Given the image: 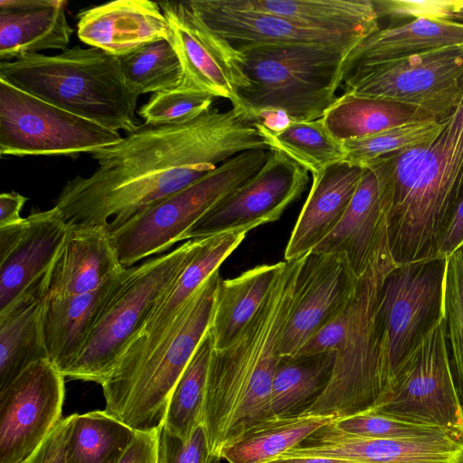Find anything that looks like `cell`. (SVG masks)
Listing matches in <instances>:
<instances>
[{"instance_id": "cell-1", "label": "cell", "mask_w": 463, "mask_h": 463, "mask_svg": "<svg viewBox=\"0 0 463 463\" xmlns=\"http://www.w3.org/2000/svg\"><path fill=\"white\" fill-rule=\"evenodd\" d=\"M270 149L244 111L209 109L174 124H139L116 145L91 157L89 176L69 180L53 207L71 225L117 226L249 150Z\"/></svg>"}, {"instance_id": "cell-2", "label": "cell", "mask_w": 463, "mask_h": 463, "mask_svg": "<svg viewBox=\"0 0 463 463\" xmlns=\"http://www.w3.org/2000/svg\"><path fill=\"white\" fill-rule=\"evenodd\" d=\"M302 258L286 261L262 305L229 347L213 349L202 421L211 456L274 418L271 389L285 327L294 308Z\"/></svg>"}, {"instance_id": "cell-3", "label": "cell", "mask_w": 463, "mask_h": 463, "mask_svg": "<svg viewBox=\"0 0 463 463\" xmlns=\"http://www.w3.org/2000/svg\"><path fill=\"white\" fill-rule=\"evenodd\" d=\"M388 246L396 265L437 257L463 193V93L429 140L383 157Z\"/></svg>"}, {"instance_id": "cell-4", "label": "cell", "mask_w": 463, "mask_h": 463, "mask_svg": "<svg viewBox=\"0 0 463 463\" xmlns=\"http://www.w3.org/2000/svg\"><path fill=\"white\" fill-rule=\"evenodd\" d=\"M221 280L218 269L157 338L121 354L101 384L109 415L135 431L162 425L171 393L210 328Z\"/></svg>"}, {"instance_id": "cell-5", "label": "cell", "mask_w": 463, "mask_h": 463, "mask_svg": "<svg viewBox=\"0 0 463 463\" xmlns=\"http://www.w3.org/2000/svg\"><path fill=\"white\" fill-rule=\"evenodd\" d=\"M0 80L116 131L128 134L139 125L138 98L126 85L118 58L99 48L76 45L2 61Z\"/></svg>"}, {"instance_id": "cell-6", "label": "cell", "mask_w": 463, "mask_h": 463, "mask_svg": "<svg viewBox=\"0 0 463 463\" xmlns=\"http://www.w3.org/2000/svg\"><path fill=\"white\" fill-rule=\"evenodd\" d=\"M250 85L240 93L253 122L279 114L291 121L323 117L335 101L343 65L353 48L317 43L251 44L236 47Z\"/></svg>"}, {"instance_id": "cell-7", "label": "cell", "mask_w": 463, "mask_h": 463, "mask_svg": "<svg viewBox=\"0 0 463 463\" xmlns=\"http://www.w3.org/2000/svg\"><path fill=\"white\" fill-rule=\"evenodd\" d=\"M201 242L202 238L188 240L167 253L126 268L64 376L101 385Z\"/></svg>"}, {"instance_id": "cell-8", "label": "cell", "mask_w": 463, "mask_h": 463, "mask_svg": "<svg viewBox=\"0 0 463 463\" xmlns=\"http://www.w3.org/2000/svg\"><path fill=\"white\" fill-rule=\"evenodd\" d=\"M271 149L242 152L183 189L171 194L109 228V238L124 268L159 254L184 241L208 212L253 176Z\"/></svg>"}, {"instance_id": "cell-9", "label": "cell", "mask_w": 463, "mask_h": 463, "mask_svg": "<svg viewBox=\"0 0 463 463\" xmlns=\"http://www.w3.org/2000/svg\"><path fill=\"white\" fill-rule=\"evenodd\" d=\"M396 266L385 235L368 269L358 279L354 316L346 335L335 350L329 383L303 415L345 418L373 411L384 401L388 389L382 368L374 312L383 281Z\"/></svg>"}, {"instance_id": "cell-10", "label": "cell", "mask_w": 463, "mask_h": 463, "mask_svg": "<svg viewBox=\"0 0 463 463\" xmlns=\"http://www.w3.org/2000/svg\"><path fill=\"white\" fill-rule=\"evenodd\" d=\"M447 262L435 257L397 265L383 281L374 325L387 395L403 361L444 318Z\"/></svg>"}, {"instance_id": "cell-11", "label": "cell", "mask_w": 463, "mask_h": 463, "mask_svg": "<svg viewBox=\"0 0 463 463\" xmlns=\"http://www.w3.org/2000/svg\"><path fill=\"white\" fill-rule=\"evenodd\" d=\"M343 82L345 91L406 105L441 122L463 93V45L366 65Z\"/></svg>"}, {"instance_id": "cell-12", "label": "cell", "mask_w": 463, "mask_h": 463, "mask_svg": "<svg viewBox=\"0 0 463 463\" xmlns=\"http://www.w3.org/2000/svg\"><path fill=\"white\" fill-rule=\"evenodd\" d=\"M121 139L118 131L0 80L1 156L91 155Z\"/></svg>"}, {"instance_id": "cell-13", "label": "cell", "mask_w": 463, "mask_h": 463, "mask_svg": "<svg viewBox=\"0 0 463 463\" xmlns=\"http://www.w3.org/2000/svg\"><path fill=\"white\" fill-rule=\"evenodd\" d=\"M373 411L441 428L463 442V413L453 379L444 318L403 361Z\"/></svg>"}, {"instance_id": "cell-14", "label": "cell", "mask_w": 463, "mask_h": 463, "mask_svg": "<svg viewBox=\"0 0 463 463\" xmlns=\"http://www.w3.org/2000/svg\"><path fill=\"white\" fill-rule=\"evenodd\" d=\"M65 376L48 359L0 392V463H22L61 420Z\"/></svg>"}, {"instance_id": "cell-15", "label": "cell", "mask_w": 463, "mask_h": 463, "mask_svg": "<svg viewBox=\"0 0 463 463\" xmlns=\"http://www.w3.org/2000/svg\"><path fill=\"white\" fill-rule=\"evenodd\" d=\"M307 171L280 151L271 149L263 166L241 187L200 219L184 240L246 230L279 220L306 190Z\"/></svg>"}, {"instance_id": "cell-16", "label": "cell", "mask_w": 463, "mask_h": 463, "mask_svg": "<svg viewBox=\"0 0 463 463\" xmlns=\"http://www.w3.org/2000/svg\"><path fill=\"white\" fill-rule=\"evenodd\" d=\"M170 27V42L181 61L184 82L213 97L229 99L244 111L241 91L250 82L240 52L209 31L191 12L185 1L159 2Z\"/></svg>"}, {"instance_id": "cell-17", "label": "cell", "mask_w": 463, "mask_h": 463, "mask_svg": "<svg viewBox=\"0 0 463 463\" xmlns=\"http://www.w3.org/2000/svg\"><path fill=\"white\" fill-rule=\"evenodd\" d=\"M358 278L339 253L310 251L302 257L297 298L285 327L280 356H295L354 296Z\"/></svg>"}, {"instance_id": "cell-18", "label": "cell", "mask_w": 463, "mask_h": 463, "mask_svg": "<svg viewBox=\"0 0 463 463\" xmlns=\"http://www.w3.org/2000/svg\"><path fill=\"white\" fill-rule=\"evenodd\" d=\"M69 229L54 207L0 227V311L48 272Z\"/></svg>"}, {"instance_id": "cell-19", "label": "cell", "mask_w": 463, "mask_h": 463, "mask_svg": "<svg viewBox=\"0 0 463 463\" xmlns=\"http://www.w3.org/2000/svg\"><path fill=\"white\" fill-rule=\"evenodd\" d=\"M292 457L330 458L355 463H463V442L450 436L364 438L340 431L329 423L278 458Z\"/></svg>"}, {"instance_id": "cell-20", "label": "cell", "mask_w": 463, "mask_h": 463, "mask_svg": "<svg viewBox=\"0 0 463 463\" xmlns=\"http://www.w3.org/2000/svg\"><path fill=\"white\" fill-rule=\"evenodd\" d=\"M186 5L213 33L232 46L317 43L354 48L363 37L319 32L283 17L240 5L236 0H190Z\"/></svg>"}, {"instance_id": "cell-21", "label": "cell", "mask_w": 463, "mask_h": 463, "mask_svg": "<svg viewBox=\"0 0 463 463\" xmlns=\"http://www.w3.org/2000/svg\"><path fill=\"white\" fill-rule=\"evenodd\" d=\"M385 178L383 158L364 167L359 185L343 218L313 250L316 252L343 254L358 279L368 269L387 232Z\"/></svg>"}, {"instance_id": "cell-22", "label": "cell", "mask_w": 463, "mask_h": 463, "mask_svg": "<svg viewBox=\"0 0 463 463\" xmlns=\"http://www.w3.org/2000/svg\"><path fill=\"white\" fill-rule=\"evenodd\" d=\"M78 38L119 57L161 39H170L168 22L156 2L116 0L78 14Z\"/></svg>"}, {"instance_id": "cell-23", "label": "cell", "mask_w": 463, "mask_h": 463, "mask_svg": "<svg viewBox=\"0 0 463 463\" xmlns=\"http://www.w3.org/2000/svg\"><path fill=\"white\" fill-rule=\"evenodd\" d=\"M364 168L341 161L312 175L307 198L285 249L286 261L312 251L337 226L359 185Z\"/></svg>"}, {"instance_id": "cell-24", "label": "cell", "mask_w": 463, "mask_h": 463, "mask_svg": "<svg viewBox=\"0 0 463 463\" xmlns=\"http://www.w3.org/2000/svg\"><path fill=\"white\" fill-rule=\"evenodd\" d=\"M124 268L112 246L108 226L71 225L47 274V297L93 291Z\"/></svg>"}, {"instance_id": "cell-25", "label": "cell", "mask_w": 463, "mask_h": 463, "mask_svg": "<svg viewBox=\"0 0 463 463\" xmlns=\"http://www.w3.org/2000/svg\"><path fill=\"white\" fill-rule=\"evenodd\" d=\"M64 0H1L0 59L13 61L43 50L64 51L73 29Z\"/></svg>"}, {"instance_id": "cell-26", "label": "cell", "mask_w": 463, "mask_h": 463, "mask_svg": "<svg viewBox=\"0 0 463 463\" xmlns=\"http://www.w3.org/2000/svg\"><path fill=\"white\" fill-rule=\"evenodd\" d=\"M121 273L88 293L46 298L44 345L48 360L63 375L83 347Z\"/></svg>"}, {"instance_id": "cell-27", "label": "cell", "mask_w": 463, "mask_h": 463, "mask_svg": "<svg viewBox=\"0 0 463 463\" xmlns=\"http://www.w3.org/2000/svg\"><path fill=\"white\" fill-rule=\"evenodd\" d=\"M458 45H463V22L420 18L379 28L347 54L343 65V80L354 70L366 65Z\"/></svg>"}, {"instance_id": "cell-28", "label": "cell", "mask_w": 463, "mask_h": 463, "mask_svg": "<svg viewBox=\"0 0 463 463\" xmlns=\"http://www.w3.org/2000/svg\"><path fill=\"white\" fill-rule=\"evenodd\" d=\"M47 274L0 311V392L28 366L48 359L43 336Z\"/></svg>"}, {"instance_id": "cell-29", "label": "cell", "mask_w": 463, "mask_h": 463, "mask_svg": "<svg viewBox=\"0 0 463 463\" xmlns=\"http://www.w3.org/2000/svg\"><path fill=\"white\" fill-rule=\"evenodd\" d=\"M247 232L233 230L202 238L193 259L160 298L141 331L124 352L137 349L157 338L184 302L242 242Z\"/></svg>"}, {"instance_id": "cell-30", "label": "cell", "mask_w": 463, "mask_h": 463, "mask_svg": "<svg viewBox=\"0 0 463 463\" xmlns=\"http://www.w3.org/2000/svg\"><path fill=\"white\" fill-rule=\"evenodd\" d=\"M244 7L275 14L325 33L366 37L380 28L371 0H236Z\"/></svg>"}, {"instance_id": "cell-31", "label": "cell", "mask_w": 463, "mask_h": 463, "mask_svg": "<svg viewBox=\"0 0 463 463\" xmlns=\"http://www.w3.org/2000/svg\"><path fill=\"white\" fill-rule=\"evenodd\" d=\"M286 261L264 264L222 279L210 326L214 350L232 345L259 310Z\"/></svg>"}, {"instance_id": "cell-32", "label": "cell", "mask_w": 463, "mask_h": 463, "mask_svg": "<svg viewBox=\"0 0 463 463\" xmlns=\"http://www.w3.org/2000/svg\"><path fill=\"white\" fill-rule=\"evenodd\" d=\"M335 356V351L280 356L271 389L273 417L303 415L327 387Z\"/></svg>"}, {"instance_id": "cell-33", "label": "cell", "mask_w": 463, "mask_h": 463, "mask_svg": "<svg viewBox=\"0 0 463 463\" xmlns=\"http://www.w3.org/2000/svg\"><path fill=\"white\" fill-rule=\"evenodd\" d=\"M428 118L406 105L345 91L326 109L321 120L337 140L344 142Z\"/></svg>"}, {"instance_id": "cell-34", "label": "cell", "mask_w": 463, "mask_h": 463, "mask_svg": "<svg viewBox=\"0 0 463 463\" xmlns=\"http://www.w3.org/2000/svg\"><path fill=\"white\" fill-rule=\"evenodd\" d=\"M336 419L332 415L269 419L227 446L221 458L229 463H267L295 448L312 433Z\"/></svg>"}, {"instance_id": "cell-35", "label": "cell", "mask_w": 463, "mask_h": 463, "mask_svg": "<svg viewBox=\"0 0 463 463\" xmlns=\"http://www.w3.org/2000/svg\"><path fill=\"white\" fill-rule=\"evenodd\" d=\"M256 125L270 149L282 152L311 175L345 159L343 143L327 130L321 118L291 121L276 130L260 122Z\"/></svg>"}, {"instance_id": "cell-36", "label": "cell", "mask_w": 463, "mask_h": 463, "mask_svg": "<svg viewBox=\"0 0 463 463\" xmlns=\"http://www.w3.org/2000/svg\"><path fill=\"white\" fill-rule=\"evenodd\" d=\"M213 349L208 329L179 377L167 404L162 426L183 440H186L202 421Z\"/></svg>"}, {"instance_id": "cell-37", "label": "cell", "mask_w": 463, "mask_h": 463, "mask_svg": "<svg viewBox=\"0 0 463 463\" xmlns=\"http://www.w3.org/2000/svg\"><path fill=\"white\" fill-rule=\"evenodd\" d=\"M135 433L105 410L75 414L65 463H118Z\"/></svg>"}, {"instance_id": "cell-38", "label": "cell", "mask_w": 463, "mask_h": 463, "mask_svg": "<svg viewBox=\"0 0 463 463\" xmlns=\"http://www.w3.org/2000/svg\"><path fill=\"white\" fill-rule=\"evenodd\" d=\"M118 58L126 85L137 98L179 88L184 81L181 61L168 39L148 43Z\"/></svg>"}, {"instance_id": "cell-39", "label": "cell", "mask_w": 463, "mask_h": 463, "mask_svg": "<svg viewBox=\"0 0 463 463\" xmlns=\"http://www.w3.org/2000/svg\"><path fill=\"white\" fill-rule=\"evenodd\" d=\"M444 121L431 118L411 121L367 137L344 141V161L364 168L374 160L429 140L439 133Z\"/></svg>"}, {"instance_id": "cell-40", "label": "cell", "mask_w": 463, "mask_h": 463, "mask_svg": "<svg viewBox=\"0 0 463 463\" xmlns=\"http://www.w3.org/2000/svg\"><path fill=\"white\" fill-rule=\"evenodd\" d=\"M444 320L453 379L463 413V245L448 257Z\"/></svg>"}, {"instance_id": "cell-41", "label": "cell", "mask_w": 463, "mask_h": 463, "mask_svg": "<svg viewBox=\"0 0 463 463\" xmlns=\"http://www.w3.org/2000/svg\"><path fill=\"white\" fill-rule=\"evenodd\" d=\"M213 98L184 81L179 88L153 94L138 115L151 124L185 122L211 109Z\"/></svg>"}, {"instance_id": "cell-42", "label": "cell", "mask_w": 463, "mask_h": 463, "mask_svg": "<svg viewBox=\"0 0 463 463\" xmlns=\"http://www.w3.org/2000/svg\"><path fill=\"white\" fill-rule=\"evenodd\" d=\"M331 424L340 431L364 438L411 439L428 436L454 438L441 428L408 422L373 411L336 419Z\"/></svg>"}, {"instance_id": "cell-43", "label": "cell", "mask_w": 463, "mask_h": 463, "mask_svg": "<svg viewBox=\"0 0 463 463\" xmlns=\"http://www.w3.org/2000/svg\"><path fill=\"white\" fill-rule=\"evenodd\" d=\"M211 456L205 430L200 424L186 439L158 428L156 463H216Z\"/></svg>"}, {"instance_id": "cell-44", "label": "cell", "mask_w": 463, "mask_h": 463, "mask_svg": "<svg viewBox=\"0 0 463 463\" xmlns=\"http://www.w3.org/2000/svg\"><path fill=\"white\" fill-rule=\"evenodd\" d=\"M378 17L392 20L439 19L454 21V12L462 0H380L373 1Z\"/></svg>"}, {"instance_id": "cell-45", "label": "cell", "mask_w": 463, "mask_h": 463, "mask_svg": "<svg viewBox=\"0 0 463 463\" xmlns=\"http://www.w3.org/2000/svg\"><path fill=\"white\" fill-rule=\"evenodd\" d=\"M355 292L345 307L316 333L303 345L297 355L335 350L346 335L351 324L355 307Z\"/></svg>"}, {"instance_id": "cell-46", "label": "cell", "mask_w": 463, "mask_h": 463, "mask_svg": "<svg viewBox=\"0 0 463 463\" xmlns=\"http://www.w3.org/2000/svg\"><path fill=\"white\" fill-rule=\"evenodd\" d=\"M74 417L61 419L25 463H65Z\"/></svg>"}, {"instance_id": "cell-47", "label": "cell", "mask_w": 463, "mask_h": 463, "mask_svg": "<svg viewBox=\"0 0 463 463\" xmlns=\"http://www.w3.org/2000/svg\"><path fill=\"white\" fill-rule=\"evenodd\" d=\"M158 428L136 431L134 438L118 463H156Z\"/></svg>"}, {"instance_id": "cell-48", "label": "cell", "mask_w": 463, "mask_h": 463, "mask_svg": "<svg viewBox=\"0 0 463 463\" xmlns=\"http://www.w3.org/2000/svg\"><path fill=\"white\" fill-rule=\"evenodd\" d=\"M463 245V193L441 233L437 257L448 258Z\"/></svg>"}, {"instance_id": "cell-49", "label": "cell", "mask_w": 463, "mask_h": 463, "mask_svg": "<svg viewBox=\"0 0 463 463\" xmlns=\"http://www.w3.org/2000/svg\"><path fill=\"white\" fill-rule=\"evenodd\" d=\"M27 198L16 192L3 193L0 195V227L21 222L20 215Z\"/></svg>"}, {"instance_id": "cell-50", "label": "cell", "mask_w": 463, "mask_h": 463, "mask_svg": "<svg viewBox=\"0 0 463 463\" xmlns=\"http://www.w3.org/2000/svg\"><path fill=\"white\" fill-rule=\"evenodd\" d=\"M267 463H355L345 459L319 457H292L277 458Z\"/></svg>"}, {"instance_id": "cell-51", "label": "cell", "mask_w": 463, "mask_h": 463, "mask_svg": "<svg viewBox=\"0 0 463 463\" xmlns=\"http://www.w3.org/2000/svg\"><path fill=\"white\" fill-rule=\"evenodd\" d=\"M454 21H463V0L454 12Z\"/></svg>"}]
</instances>
